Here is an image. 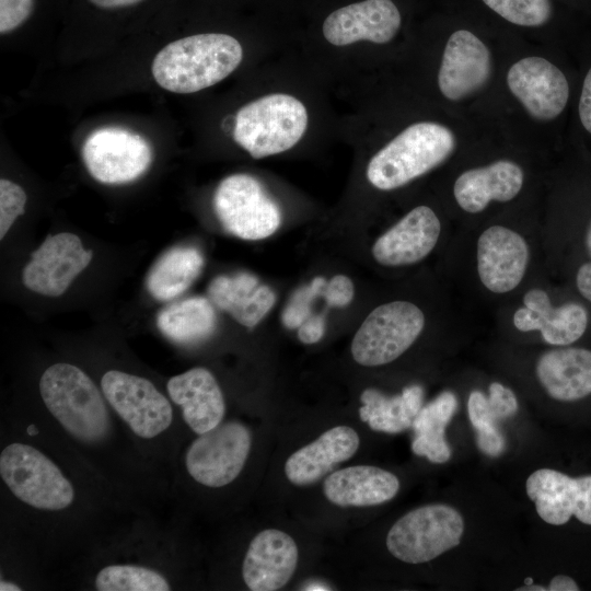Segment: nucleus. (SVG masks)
<instances>
[{
  "instance_id": "1",
  "label": "nucleus",
  "mask_w": 591,
  "mask_h": 591,
  "mask_svg": "<svg viewBox=\"0 0 591 591\" xmlns=\"http://www.w3.org/2000/svg\"><path fill=\"white\" fill-rule=\"evenodd\" d=\"M239 40L221 33L176 39L163 47L151 66L155 82L173 93H194L225 79L241 63Z\"/></svg>"
},
{
  "instance_id": "2",
  "label": "nucleus",
  "mask_w": 591,
  "mask_h": 591,
  "mask_svg": "<svg viewBox=\"0 0 591 591\" xmlns=\"http://www.w3.org/2000/svg\"><path fill=\"white\" fill-rule=\"evenodd\" d=\"M39 393L48 412L74 439L93 444L108 434L106 399L77 366L59 362L48 367L39 379Z\"/></svg>"
},
{
  "instance_id": "3",
  "label": "nucleus",
  "mask_w": 591,
  "mask_h": 591,
  "mask_svg": "<svg viewBox=\"0 0 591 591\" xmlns=\"http://www.w3.org/2000/svg\"><path fill=\"white\" fill-rule=\"evenodd\" d=\"M454 148V135L445 126L413 124L371 158L367 178L381 190L398 188L441 164Z\"/></svg>"
},
{
  "instance_id": "4",
  "label": "nucleus",
  "mask_w": 591,
  "mask_h": 591,
  "mask_svg": "<svg viewBox=\"0 0 591 591\" xmlns=\"http://www.w3.org/2000/svg\"><path fill=\"white\" fill-rule=\"evenodd\" d=\"M303 103L286 93H273L242 106L235 115L234 141L254 159L285 152L306 131Z\"/></svg>"
},
{
  "instance_id": "5",
  "label": "nucleus",
  "mask_w": 591,
  "mask_h": 591,
  "mask_svg": "<svg viewBox=\"0 0 591 591\" xmlns=\"http://www.w3.org/2000/svg\"><path fill=\"white\" fill-rule=\"evenodd\" d=\"M0 476L15 498L38 510H63L74 500V488L58 465L26 443L1 451Z\"/></svg>"
},
{
  "instance_id": "6",
  "label": "nucleus",
  "mask_w": 591,
  "mask_h": 591,
  "mask_svg": "<svg viewBox=\"0 0 591 591\" xmlns=\"http://www.w3.org/2000/svg\"><path fill=\"white\" fill-rule=\"evenodd\" d=\"M464 533V519L453 507L431 503L399 518L386 536L389 552L407 564L430 561L456 547Z\"/></svg>"
},
{
  "instance_id": "7",
  "label": "nucleus",
  "mask_w": 591,
  "mask_h": 591,
  "mask_svg": "<svg viewBox=\"0 0 591 591\" xmlns=\"http://www.w3.org/2000/svg\"><path fill=\"white\" fill-rule=\"evenodd\" d=\"M425 326L422 311L412 302L393 301L375 308L351 343L356 362L366 367L390 363L403 355Z\"/></svg>"
},
{
  "instance_id": "8",
  "label": "nucleus",
  "mask_w": 591,
  "mask_h": 591,
  "mask_svg": "<svg viewBox=\"0 0 591 591\" xmlns=\"http://www.w3.org/2000/svg\"><path fill=\"white\" fill-rule=\"evenodd\" d=\"M213 209L223 229L243 240H262L281 223L278 204L254 176L237 173L223 178L213 195Z\"/></svg>"
},
{
  "instance_id": "9",
  "label": "nucleus",
  "mask_w": 591,
  "mask_h": 591,
  "mask_svg": "<svg viewBox=\"0 0 591 591\" xmlns=\"http://www.w3.org/2000/svg\"><path fill=\"white\" fill-rule=\"evenodd\" d=\"M252 445L250 429L240 421H225L198 434L187 449L185 467L198 484L220 488L242 472Z\"/></svg>"
},
{
  "instance_id": "10",
  "label": "nucleus",
  "mask_w": 591,
  "mask_h": 591,
  "mask_svg": "<svg viewBox=\"0 0 591 591\" xmlns=\"http://www.w3.org/2000/svg\"><path fill=\"white\" fill-rule=\"evenodd\" d=\"M101 389L108 405L136 436L152 439L171 426V403L148 379L109 370L101 379Z\"/></svg>"
},
{
  "instance_id": "11",
  "label": "nucleus",
  "mask_w": 591,
  "mask_h": 591,
  "mask_svg": "<svg viewBox=\"0 0 591 591\" xmlns=\"http://www.w3.org/2000/svg\"><path fill=\"white\" fill-rule=\"evenodd\" d=\"M82 160L90 175L102 184L120 185L143 175L152 163L149 142L119 127L94 130L82 146Z\"/></svg>"
},
{
  "instance_id": "12",
  "label": "nucleus",
  "mask_w": 591,
  "mask_h": 591,
  "mask_svg": "<svg viewBox=\"0 0 591 591\" xmlns=\"http://www.w3.org/2000/svg\"><path fill=\"white\" fill-rule=\"evenodd\" d=\"M92 257V250L84 248L78 235L69 232L48 235L24 266L22 281L36 293L59 297Z\"/></svg>"
},
{
  "instance_id": "13",
  "label": "nucleus",
  "mask_w": 591,
  "mask_h": 591,
  "mask_svg": "<svg viewBox=\"0 0 591 591\" xmlns=\"http://www.w3.org/2000/svg\"><path fill=\"white\" fill-rule=\"evenodd\" d=\"M525 490L544 522L563 525L573 515L591 525V475L570 477L556 470L540 468L528 477Z\"/></svg>"
},
{
  "instance_id": "14",
  "label": "nucleus",
  "mask_w": 591,
  "mask_h": 591,
  "mask_svg": "<svg viewBox=\"0 0 591 591\" xmlns=\"http://www.w3.org/2000/svg\"><path fill=\"white\" fill-rule=\"evenodd\" d=\"M507 82L512 94L531 116L548 120L565 108L569 85L565 74L542 57H526L508 71Z\"/></svg>"
},
{
  "instance_id": "15",
  "label": "nucleus",
  "mask_w": 591,
  "mask_h": 591,
  "mask_svg": "<svg viewBox=\"0 0 591 591\" xmlns=\"http://www.w3.org/2000/svg\"><path fill=\"white\" fill-rule=\"evenodd\" d=\"M401 27V14L391 0H364L332 12L322 32L334 46H346L360 40L385 44Z\"/></svg>"
},
{
  "instance_id": "16",
  "label": "nucleus",
  "mask_w": 591,
  "mask_h": 591,
  "mask_svg": "<svg viewBox=\"0 0 591 591\" xmlns=\"http://www.w3.org/2000/svg\"><path fill=\"white\" fill-rule=\"evenodd\" d=\"M529 262L525 240L515 231L493 225L477 241V273L494 293H507L522 281Z\"/></svg>"
},
{
  "instance_id": "17",
  "label": "nucleus",
  "mask_w": 591,
  "mask_h": 591,
  "mask_svg": "<svg viewBox=\"0 0 591 591\" xmlns=\"http://www.w3.org/2000/svg\"><path fill=\"white\" fill-rule=\"evenodd\" d=\"M298 546L287 533L267 529L251 541L242 565V577L252 591H275L291 579L298 564Z\"/></svg>"
},
{
  "instance_id": "18",
  "label": "nucleus",
  "mask_w": 591,
  "mask_h": 591,
  "mask_svg": "<svg viewBox=\"0 0 591 591\" xmlns=\"http://www.w3.org/2000/svg\"><path fill=\"white\" fill-rule=\"evenodd\" d=\"M440 231V220L434 211L418 206L375 241L372 255L384 266L418 263L434 248Z\"/></svg>"
},
{
  "instance_id": "19",
  "label": "nucleus",
  "mask_w": 591,
  "mask_h": 591,
  "mask_svg": "<svg viewBox=\"0 0 591 591\" xmlns=\"http://www.w3.org/2000/svg\"><path fill=\"white\" fill-rule=\"evenodd\" d=\"M490 76V54L466 30L454 32L444 48L438 84L449 100L457 101L482 88Z\"/></svg>"
},
{
  "instance_id": "20",
  "label": "nucleus",
  "mask_w": 591,
  "mask_h": 591,
  "mask_svg": "<svg viewBox=\"0 0 591 591\" xmlns=\"http://www.w3.org/2000/svg\"><path fill=\"white\" fill-rule=\"evenodd\" d=\"M523 304L514 312V326L522 332L540 331L549 345L572 344L587 329L588 312L581 304L571 302L554 308L548 294L538 288L524 294Z\"/></svg>"
},
{
  "instance_id": "21",
  "label": "nucleus",
  "mask_w": 591,
  "mask_h": 591,
  "mask_svg": "<svg viewBox=\"0 0 591 591\" xmlns=\"http://www.w3.org/2000/svg\"><path fill=\"white\" fill-rule=\"evenodd\" d=\"M166 390L195 433H205L222 422L224 397L216 378L206 368L196 367L172 376Z\"/></svg>"
},
{
  "instance_id": "22",
  "label": "nucleus",
  "mask_w": 591,
  "mask_h": 591,
  "mask_svg": "<svg viewBox=\"0 0 591 591\" xmlns=\"http://www.w3.org/2000/svg\"><path fill=\"white\" fill-rule=\"evenodd\" d=\"M359 443V436L351 427L328 429L288 457L286 476L297 486L314 484L339 463L349 460L357 452Z\"/></svg>"
},
{
  "instance_id": "23",
  "label": "nucleus",
  "mask_w": 591,
  "mask_h": 591,
  "mask_svg": "<svg viewBox=\"0 0 591 591\" xmlns=\"http://www.w3.org/2000/svg\"><path fill=\"white\" fill-rule=\"evenodd\" d=\"M207 292L216 308L248 328L256 326L276 301L275 292L246 271L215 277Z\"/></svg>"
},
{
  "instance_id": "24",
  "label": "nucleus",
  "mask_w": 591,
  "mask_h": 591,
  "mask_svg": "<svg viewBox=\"0 0 591 591\" xmlns=\"http://www.w3.org/2000/svg\"><path fill=\"white\" fill-rule=\"evenodd\" d=\"M326 498L339 507H369L392 500L399 490L393 473L372 465L348 466L329 474L323 484Z\"/></svg>"
},
{
  "instance_id": "25",
  "label": "nucleus",
  "mask_w": 591,
  "mask_h": 591,
  "mask_svg": "<svg viewBox=\"0 0 591 591\" xmlns=\"http://www.w3.org/2000/svg\"><path fill=\"white\" fill-rule=\"evenodd\" d=\"M523 185L521 167L507 160L468 170L455 181L453 194L459 206L470 213L483 211L491 200L509 201Z\"/></svg>"
},
{
  "instance_id": "26",
  "label": "nucleus",
  "mask_w": 591,
  "mask_h": 591,
  "mask_svg": "<svg viewBox=\"0 0 591 591\" xmlns=\"http://www.w3.org/2000/svg\"><path fill=\"white\" fill-rule=\"evenodd\" d=\"M536 376L547 394L573 402L591 394V350L558 348L544 352L536 362Z\"/></svg>"
},
{
  "instance_id": "27",
  "label": "nucleus",
  "mask_w": 591,
  "mask_h": 591,
  "mask_svg": "<svg viewBox=\"0 0 591 591\" xmlns=\"http://www.w3.org/2000/svg\"><path fill=\"white\" fill-rule=\"evenodd\" d=\"M205 260L194 246L169 248L153 263L146 277V288L158 301H171L183 294L200 275Z\"/></svg>"
},
{
  "instance_id": "28",
  "label": "nucleus",
  "mask_w": 591,
  "mask_h": 591,
  "mask_svg": "<svg viewBox=\"0 0 591 591\" xmlns=\"http://www.w3.org/2000/svg\"><path fill=\"white\" fill-rule=\"evenodd\" d=\"M360 419L375 431L398 433L412 427L414 418L422 407L424 389L409 385L395 396H386L375 389L361 393Z\"/></svg>"
},
{
  "instance_id": "29",
  "label": "nucleus",
  "mask_w": 591,
  "mask_h": 591,
  "mask_svg": "<svg viewBox=\"0 0 591 591\" xmlns=\"http://www.w3.org/2000/svg\"><path fill=\"white\" fill-rule=\"evenodd\" d=\"M157 326L170 340L192 345L207 339L217 327L215 305L205 297H190L162 309Z\"/></svg>"
},
{
  "instance_id": "30",
  "label": "nucleus",
  "mask_w": 591,
  "mask_h": 591,
  "mask_svg": "<svg viewBox=\"0 0 591 591\" xmlns=\"http://www.w3.org/2000/svg\"><path fill=\"white\" fill-rule=\"evenodd\" d=\"M457 408V399L450 391L442 392L422 406L413 421L415 438L412 450L431 463L442 464L450 460L451 448L445 440V427Z\"/></svg>"
},
{
  "instance_id": "31",
  "label": "nucleus",
  "mask_w": 591,
  "mask_h": 591,
  "mask_svg": "<svg viewBox=\"0 0 591 591\" xmlns=\"http://www.w3.org/2000/svg\"><path fill=\"white\" fill-rule=\"evenodd\" d=\"M99 591H169V580L155 569L132 565L115 564L101 568L94 579Z\"/></svg>"
},
{
  "instance_id": "32",
  "label": "nucleus",
  "mask_w": 591,
  "mask_h": 591,
  "mask_svg": "<svg viewBox=\"0 0 591 591\" xmlns=\"http://www.w3.org/2000/svg\"><path fill=\"white\" fill-rule=\"evenodd\" d=\"M518 399L509 387L499 382L489 385V395L480 391L471 392L467 414L476 431L497 428L496 422L512 417L518 412Z\"/></svg>"
},
{
  "instance_id": "33",
  "label": "nucleus",
  "mask_w": 591,
  "mask_h": 591,
  "mask_svg": "<svg viewBox=\"0 0 591 591\" xmlns=\"http://www.w3.org/2000/svg\"><path fill=\"white\" fill-rule=\"evenodd\" d=\"M505 20L522 26H540L552 15L549 0H483Z\"/></svg>"
},
{
  "instance_id": "34",
  "label": "nucleus",
  "mask_w": 591,
  "mask_h": 591,
  "mask_svg": "<svg viewBox=\"0 0 591 591\" xmlns=\"http://www.w3.org/2000/svg\"><path fill=\"white\" fill-rule=\"evenodd\" d=\"M326 283L324 277H315L310 283L298 288L281 314V322L289 329L299 328V326L312 315V303L317 297L322 296Z\"/></svg>"
},
{
  "instance_id": "35",
  "label": "nucleus",
  "mask_w": 591,
  "mask_h": 591,
  "mask_svg": "<svg viewBox=\"0 0 591 591\" xmlns=\"http://www.w3.org/2000/svg\"><path fill=\"white\" fill-rule=\"evenodd\" d=\"M24 189L5 178L0 181V239L8 233L16 218L24 213L26 204Z\"/></svg>"
},
{
  "instance_id": "36",
  "label": "nucleus",
  "mask_w": 591,
  "mask_h": 591,
  "mask_svg": "<svg viewBox=\"0 0 591 591\" xmlns=\"http://www.w3.org/2000/svg\"><path fill=\"white\" fill-rule=\"evenodd\" d=\"M33 8L34 0H0V33H10L23 24Z\"/></svg>"
},
{
  "instance_id": "37",
  "label": "nucleus",
  "mask_w": 591,
  "mask_h": 591,
  "mask_svg": "<svg viewBox=\"0 0 591 591\" xmlns=\"http://www.w3.org/2000/svg\"><path fill=\"white\" fill-rule=\"evenodd\" d=\"M354 294V283L344 275H336L329 281H326L322 291V297L333 308L347 306L351 302Z\"/></svg>"
},
{
  "instance_id": "38",
  "label": "nucleus",
  "mask_w": 591,
  "mask_h": 591,
  "mask_svg": "<svg viewBox=\"0 0 591 591\" xmlns=\"http://www.w3.org/2000/svg\"><path fill=\"white\" fill-rule=\"evenodd\" d=\"M476 443L489 456H499L506 449V440L498 428L476 431Z\"/></svg>"
},
{
  "instance_id": "39",
  "label": "nucleus",
  "mask_w": 591,
  "mask_h": 591,
  "mask_svg": "<svg viewBox=\"0 0 591 591\" xmlns=\"http://www.w3.org/2000/svg\"><path fill=\"white\" fill-rule=\"evenodd\" d=\"M325 333L324 314L310 315L298 328V337L304 344H315Z\"/></svg>"
},
{
  "instance_id": "40",
  "label": "nucleus",
  "mask_w": 591,
  "mask_h": 591,
  "mask_svg": "<svg viewBox=\"0 0 591 591\" xmlns=\"http://www.w3.org/2000/svg\"><path fill=\"white\" fill-rule=\"evenodd\" d=\"M579 116L583 127L591 134V68L583 81L579 102Z\"/></svg>"
},
{
  "instance_id": "41",
  "label": "nucleus",
  "mask_w": 591,
  "mask_h": 591,
  "mask_svg": "<svg viewBox=\"0 0 591 591\" xmlns=\"http://www.w3.org/2000/svg\"><path fill=\"white\" fill-rule=\"evenodd\" d=\"M576 282L579 292L591 302V262L578 269Z\"/></svg>"
},
{
  "instance_id": "42",
  "label": "nucleus",
  "mask_w": 591,
  "mask_h": 591,
  "mask_svg": "<svg viewBox=\"0 0 591 591\" xmlns=\"http://www.w3.org/2000/svg\"><path fill=\"white\" fill-rule=\"evenodd\" d=\"M547 591H578V583L569 576L557 575L549 581Z\"/></svg>"
},
{
  "instance_id": "43",
  "label": "nucleus",
  "mask_w": 591,
  "mask_h": 591,
  "mask_svg": "<svg viewBox=\"0 0 591 591\" xmlns=\"http://www.w3.org/2000/svg\"><path fill=\"white\" fill-rule=\"evenodd\" d=\"M95 7L102 9H116L136 4L142 0H89Z\"/></svg>"
},
{
  "instance_id": "44",
  "label": "nucleus",
  "mask_w": 591,
  "mask_h": 591,
  "mask_svg": "<svg viewBox=\"0 0 591 591\" xmlns=\"http://www.w3.org/2000/svg\"><path fill=\"white\" fill-rule=\"evenodd\" d=\"M0 590L1 591H21L22 589H21V587H19L18 584H15L13 582L1 579V581H0Z\"/></svg>"
},
{
  "instance_id": "45",
  "label": "nucleus",
  "mask_w": 591,
  "mask_h": 591,
  "mask_svg": "<svg viewBox=\"0 0 591 591\" xmlns=\"http://www.w3.org/2000/svg\"><path fill=\"white\" fill-rule=\"evenodd\" d=\"M586 247H587V251L591 257V222H590V225H589V229L587 231V235H586Z\"/></svg>"
}]
</instances>
